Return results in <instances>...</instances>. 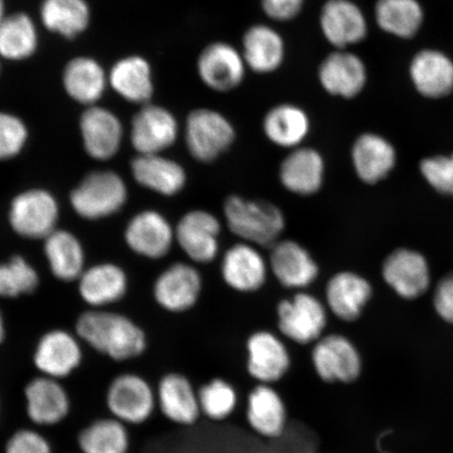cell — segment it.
Listing matches in <instances>:
<instances>
[{"instance_id": "1", "label": "cell", "mask_w": 453, "mask_h": 453, "mask_svg": "<svg viewBox=\"0 0 453 453\" xmlns=\"http://www.w3.org/2000/svg\"><path fill=\"white\" fill-rule=\"evenodd\" d=\"M76 332L89 348L116 362L138 358L147 348L144 331L127 316L111 311H87L79 317Z\"/></svg>"}, {"instance_id": "2", "label": "cell", "mask_w": 453, "mask_h": 453, "mask_svg": "<svg viewBox=\"0 0 453 453\" xmlns=\"http://www.w3.org/2000/svg\"><path fill=\"white\" fill-rule=\"evenodd\" d=\"M226 226L242 242L272 247L286 229V218L274 203L230 196L224 203Z\"/></svg>"}, {"instance_id": "3", "label": "cell", "mask_w": 453, "mask_h": 453, "mask_svg": "<svg viewBox=\"0 0 453 453\" xmlns=\"http://www.w3.org/2000/svg\"><path fill=\"white\" fill-rule=\"evenodd\" d=\"M236 130L224 113L201 107L187 117L185 142L192 157L202 163H211L234 145Z\"/></svg>"}, {"instance_id": "4", "label": "cell", "mask_w": 453, "mask_h": 453, "mask_svg": "<svg viewBox=\"0 0 453 453\" xmlns=\"http://www.w3.org/2000/svg\"><path fill=\"white\" fill-rule=\"evenodd\" d=\"M105 403L117 420L127 426L141 425L149 421L157 409L156 389L138 373L124 372L112 379Z\"/></svg>"}, {"instance_id": "5", "label": "cell", "mask_w": 453, "mask_h": 453, "mask_svg": "<svg viewBox=\"0 0 453 453\" xmlns=\"http://www.w3.org/2000/svg\"><path fill=\"white\" fill-rule=\"evenodd\" d=\"M277 319L283 336L298 344H310L319 342L326 330L327 308L313 294L298 291L277 305Z\"/></svg>"}, {"instance_id": "6", "label": "cell", "mask_w": 453, "mask_h": 453, "mask_svg": "<svg viewBox=\"0 0 453 453\" xmlns=\"http://www.w3.org/2000/svg\"><path fill=\"white\" fill-rule=\"evenodd\" d=\"M127 201V187L120 175L96 172L72 192L71 203L81 217L99 219L118 212Z\"/></svg>"}, {"instance_id": "7", "label": "cell", "mask_w": 453, "mask_h": 453, "mask_svg": "<svg viewBox=\"0 0 453 453\" xmlns=\"http://www.w3.org/2000/svg\"><path fill=\"white\" fill-rule=\"evenodd\" d=\"M248 71L241 50L226 42L208 43L196 60L198 78L215 93L226 94L239 88Z\"/></svg>"}, {"instance_id": "8", "label": "cell", "mask_w": 453, "mask_h": 453, "mask_svg": "<svg viewBox=\"0 0 453 453\" xmlns=\"http://www.w3.org/2000/svg\"><path fill=\"white\" fill-rule=\"evenodd\" d=\"M58 203L50 192L33 189L17 196L11 205L10 223L27 239H47L56 230Z\"/></svg>"}, {"instance_id": "9", "label": "cell", "mask_w": 453, "mask_h": 453, "mask_svg": "<svg viewBox=\"0 0 453 453\" xmlns=\"http://www.w3.org/2000/svg\"><path fill=\"white\" fill-rule=\"evenodd\" d=\"M317 78L332 97L350 100L364 92L367 71L364 60L349 50H334L319 65Z\"/></svg>"}, {"instance_id": "10", "label": "cell", "mask_w": 453, "mask_h": 453, "mask_svg": "<svg viewBox=\"0 0 453 453\" xmlns=\"http://www.w3.org/2000/svg\"><path fill=\"white\" fill-rule=\"evenodd\" d=\"M82 360L81 339L65 330L45 333L33 355V364L42 376L60 381L73 375Z\"/></svg>"}, {"instance_id": "11", "label": "cell", "mask_w": 453, "mask_h": 453, "mask_svg": "<svg viewBox=\"0 0 453 453\" xmlns=\"http://www.w3.org/2000/svg\"><path fill=\"white\" fill-rule=\"evenodd\" d=\"M222 224L211 212L191 211L187 212L175 228V241L192 262L211 264L219 252Z\"/></svg>"}, {"instance_id": "12", "label": "cell", "mask_w": 453, "mask_h": 453, "mask_svg": "<svg viewBox=\"0 0 453 453\" xmlns=\"http://www.w3.org/2000/svg\"><path fill=\"white\" fill-rule=\"evenodd\" d=\"M319 20L322 36L334 50H349L367 35L365 15L353 0H326Z\"/></svg>"}, {"instance_id": "13", "label": "cell", "mask_w": 453, "mask_h": 453, "mask_svg": "<svg viewBox=\"0 0 453 453\" xmlns=\"http://www.w3.org/2000/svg\"><path fill=\"white\" fill-rule=\"evenodd\" d=\"M311 360L317 375L327 383H352L360 376L358 350L347 337L338 334L321 337L315 344Z\"/></svg>"}, {"instance_id": "14", "label": "cell", "mask_w": 453, "mask_h": 453, "mask_svg": "<svg viewBox=\"0 0 453 453\" xmlns=\"http://www.w3.org/2000/svg\"><path fill=\"white\" fill-rule=\"evenodd\" d=\"M269 262L257 246L245 242L234 243L223 254L220 275L226 286L236 292H257L265 285Z\"/></svg>"}, {"instance_id": "15", "label": "cell", "mask_w": 453, "mask_h": 453, "mask_svg": "<svg viewBox=\"0 0 453 453\" xmlns=\"http://www.w3.org/2000/svg\"><path fill=\"white\" fill-rule=\"evenodd\" d=\"M179 135V123L165 107L147 104L135 113L130 140L140 155L161 154Z\"/></svg>"}, {"instance_id": "16", "label": "cell", "mask_w": 453, "mask_h": 453, "mask_svg": "<svg viewBox=\"0 0 453 453\" xmlns=\"http://www.w3.org/2000/svg\"><path fill=\"white\" fill-rule=\"evenodd\" d=\"M269 268L276 280L290 290L304 291L319 275L308 249L293 240L279 241L271 247Z\"/></svg>"}, {"instance_id": "17", "label": "cell", "mask_w": 453, "mask_h": 453, "mask_svg": "<svg viewBox=\"0 0 453 453\" xmlns=\"http://www.w3.org/2000/svg\"><path fill=\"white\" fill-rule=\"evenodd\" d=\"M27 418L39 427H50L69 417L72 401L60 380L45 376L32 379L25 388Z\"/></svg>"}, {"instance_id": "18", "label": "cell", "mask_w": 453, "mask_h": 453, "mask_svg": "<svg viewBox=\"0 0 453 453\" xmlns=\"http://www.w3.org/2000/svg\"><path fill=\"white\" fill-rule=\"evenodd\" d=\"M241 52L249 71L257 75H270L285 65L287 43L274 27L255 24L243 32Z\"/></svg>"}, {"instance_id": "19", "label": "cell", "mask_w": 453, "mask_h": 453, "mask_svg": "<svg viewBox=\"0 0 453 453\" xmlns=\"http://www.w3.org/2000/svg\"><path fill=\"white\" fill-rule=\"evenodd\" d=\"M325 177V157L313 147L300 146L290 150L280 165L283 188L299 196L316 195L324 186Z\"/></svg>"}, {"instance_id": "20", "label": "cell", "mask_w": 453, "mask_h": 453, "mask_svg": "<svg viewBox=\"0 0 453 453\" xmlns=\"http://www.w3.org/2000/svg\"><path fill=\"white\" fill-rule=\"evenodd\" d=\"M203 290V279L194 265L178 263L157 277L155 298L164 310L180 313L197 303Z\"/></svg>"}, {"instance_id": "21", "label": "cell", "mask_w": 453, "mask_h": 453, "mask_svg": "<svg viewBox=\"0 0 453 453\" xmlns=\"http://www.w3.org/2000/svg\"><path fill=\"white\" fill-rule=\"evenodd\" d=\"M248 372L260 382L280 381L291 365L290 355L281 340L269 331L252 334L247 342Z\"/></svg>"}, {"instance_id": "22", "label": "cell", "mask_w": 453, "mask_h": 453, "mask_svg": "<svg viewBox=\"0 0 453 453\" xmlns=\"http://www.w3.org/2000/svg\"><path fill=\"white\" fill-rule=\"evenodd\" d=\"M81 129L84 149L96 160H110L120 149L122 124L115 113L104 107L89 106L82 113Z\"/></svg>"}, {"instance_id": "23", "label": "cell", "mask_w": 453, "mask_h": 453, "mask_svg": "<svg viewBox=\"0 0 453 453\" xmlns=\"http://www.w3.org/2000/svg\"><path fill=\"white\" fill-rule=\"evenodd\" d=\"M326 305L340 320L352 322L359 319L372 297V288L364 276L352 271H340L326 286Z\"/></svg>"}, {"instance_id": "24", "label": "cell", "mask_w": 453, "mask_h": 453, "mask_svg": "<svg viewBox=\"0 0 453 453\" xmlns=\"http://www.w3.org/2000/svg\"><path fill=\"white\" fill-rule=\"evenodd\" d=\"M126 240L135 253L157 259L169 253L175 241V230L161 213L147 211L130 220Z\"/></svg>"}, {"instance_id": "25", "label": "cell", "mask_w": 453, "mask_h": 453, "mask_svg": "<svg viewBox=\"0 0 453 453\" xmlns=\"http://www.w3.org/2000/svg\"><path fill=\"white\" fill-rule=\"evenodd\" d=\"M262 128L272 144L283 150L303 146L311 133V122L307 111L290 102L271 107L264 116Z\"/></svg>"}, {"instance_id": "26", "label": "cell", "mask_w": 453, "mask_h": 453, "mask_svg": "<svg viewBox=\"0 0 453 453\" xmlns=\"http://www.w3.org/2000/svg\"><path fill=\"white\" fill-rule=\"evenodd\" d=\"M157 405L163 415L175 424H195L201 415L200 400L188 378L170 372L158 382Z\"/></svg>"}, {"instance_id": "27", "label": "cell", "mask_w": 453, "mask_h": 453, "mask_svg": "<svg viewBox=\"0 0 453 453\" xmlns=\"http://www.w3.org/2000/svg\"><path fill=\"white\" fill-rule=\"evenodd\" d=\"M383 279L396 294L404 298H416L429 286V269L426 260L415 251L396 250L385 259Z\"/></svg>"}, {"instance_id": "28", "label": "cell", "mask_w": 453, "mask_h": 453, "mask_svg": "<svg viewBox=\"0 0 453 453\" xmlns=\"http://www.w3.org/2000/svg\"><path fill=\"white\" fill-rule=\"evenodd\" d=\"M352 163L357 177L366 184H376L387 178L395 164L392 144L381 135L365 133L352 147Z\"/></svg>"}, {"instance_id": "29", "label": "cell", "mask_w": 453, "mask_h": 453, "mask_svg": "<svg viewBox=\"0 0 453 453\" xmlns=\"http://www.w3.org/2000/svg\"><path fill=\"white\" fill-rule=\"evenodd\" d=\"M132 170L140 185L166 196L178 195L187 182L184 167L161 154L140 155L134 158Z\"/></svg>"}, {"instance_id": "30", "label": "cell", "mask_w": 453, "mask_h": 453, "mask_svg": "<svg viewBox=\"0 0 453 453\" xmlns=\"http://www.w3.org/2000/svg\"><path fill=\"white\" fill-rule=\"evenodd\" d=\"M127 290V277L112 264L95 265L79 279V292L85 303L95 308L117 303Z\"/></svg>"}, {"instance_id": "31", "label": "cell", "mask_w": 453, "mask_h": 453, "mask_svg": "<svg viewBox=\"0 0 453 453\" xmlns=\"http://www.w3.org/2000/svg\"><path fill=\"white\" fill-rule=\"evenodd\" d=\"M113 89L133 104H147L154 96L151 67L146 59L129 56L119 60L110 73Z\"/></svg>"}, {"instance_id": "32", "label": "cell", "mask_w": 453, "mask_h": 453, "mask_svg": "<svg viewBox=\"0 0 453 453\" xmlns=\"http://www.w3.org/2000/svg\"><path fill=\"white\" fill-rule=\"evenodd\" d=\"M247 416L251 427L264 437H280L286 428L285 403L268 384L258 385L249 395Z\"/></svg>"}, {"instance_id": "33", "label": "cell", "mask_w": 453, "mask_h": 453, "mask_svg": "<svg viewBox=\"0 0 453 453\" xmlns=\"http://www.w3.org/2000/svg\"><path fill=\"white\" fill-rule=\"evenodd\" d=\"M411 73L417 89L426 97H444L453 88V64L435 50L418 53L412 61Z\"/></svg>"}, {"instance_id": "34", "label": "cell", "mask_w": 453, "mask_h": 453, "mask_svg": "<svg viewBox=\"0 0 453 453\" xmlns=\"http://www.w3.org/2000/svg\"><path fill=\"white\" fill-rule=\"evenodd\" d=\"M64 87L72 99L93 106L105 92L106 75L104 67L93 58L77 57L65 66Z\"/></svg>"}, {"instance_id": "35", "label": "cell", "mask_w": 453, "mask_h": 453, "mask_svg": "<svg viewBox=\"0 0 453 453\" xmlns=\"http://www.w3.org/2000/svg\"><path fill=\"white\" fill-rule=\"evenodd\" d=\"M41 17L50 32L73 39L88 27L90 10L85 0H42Z\"/></svg>"}, {"instance_id": "36", "label": "cell", "mask_w": 453, "mask_h": 453, "mask_svg": "<svg viewBox=\"0 0 453 453\" xmlns=\"http://www.w3.org/2000/svg\"><path fill=\"white\" fill-rule=\"evenodd\" d=\"M44 240L45 255L57 279L65 281L81 279L84 272V251L77 237L65 230H55Z\"/></svg>"}, {"instance_id": "37", "label": "cell", "mask_w": 453, "mask_h": 453, "mask_svg": "<svg viewBox=\"0 0 453 453\" xmlns=\"http://www.w3.org/2000/svg\"><path fill=\"white\" fill-rule=\"evenodd\" d=\"M77 443L81 453H128L127 425L113 417L97 418L79 433Z\"/></svg>"}, {"instance_id": "38", "label": "cell", "mask_w": 453, "mask_h": 453, "mask_svg": "<svg viewBox=\"0 0 453 453\" xmlns=\"http://www.w3.org/2000/svg\"><path fill=\"white\" fill-rule=\"evenodd\" d=\"M38 33L35 24L26 13L4 16L0 21V57L9 60H25L36 52Z\"/></svg>"}, {"instance_id": "39", "label": "cell", "mask_w": 453, "mask_h": 453, "mask_svg": "<svg viewBox=\"0 0 453 453\" xmlns=\"http://www.w3.org/2000/svg\"><path fill=\"white\" fill-rule=\"evenodd\" d=\"M375 19L384 32L411 38L420 28L423 13L416 0H377Z\"/></svg>"}, {"instance_id": "40", "label": "cell", "mask_w": 453, "mask_h": 453, "mask_svg": "<svg viewBox=\"0 0 453 453\" xmlns=\"http://www.w3.org/2000/svg\"><path fill=\"white\" fill-rule=\"evenodd\" d=\"M39 277L35 269L20 257L0 264V297L15 298L32 293L37 288Z\"/></svg>"}, {"instance_id": "41", "label": "cell", "mask_w": 453, "mask_h": 453, "mask_svg": "<svg viewBox=\"0 0 453 453\" xmlns=\"http://www.w3.org/2000/svg\"><path fill=\"white\" fill-rule=\"evenodd\" d=\"M202 412L215 421L225 420L235 410L237 395L232 385L215 379L200 389L197 393Z\"/></svg>"}, {"instance_id": "42", "label": "cell", "mask_w": 453, "mask_h": 453, "mask_svg": "<svg viewBox=\"0 0 453 453\" xmlns=\"http://www.w3.org/2000/svg\"><path fill=\"white\" fill-rule=\"evenodd\" d=\"M26 124L19 117L0 111V160L19 154L27 140Z\"/></svg>"}, {"instance_id": "43", "label": "cell", "mask_w": 453, "mask_h": 453, "mask_svg": "<svg viewBox=\"0 0 453 453\" xmlns=\"http://www.w3.org/2000/svg\"><path fill=\"white\" fill-rule=\"evenodd\" d=\"M421 172L435 190L453 196V155L426 158L421 163Z\"/></svg>"}, {"instance_id": "44", "label": "cell", "mask_w": 453, "mask_h": 453, "mask_svg": "<svg viewBox=\"0 0 453 453\" xmlns=\"http://www.w3.org/2000/svg\"><path fill=\"white\" fill-rule=\"evenodd\" d=\"M4 453H53L52 445L36 429L17 430L7 441Z\"/></svg>"}, {"instance_id": "45", "label": "cell", "mask_w": 453, "mask_h": 453, "mask_svg": "<svg viewBox=\"0 0 453 453\" xmlns=\"http://www.w3.org/2000/svg\"><path fill=\"white\" fill-rule=\"evenodd\" d=\"M307 0H260V7L275 22H290L302 14Z\"/></svg>"}, {"instance_id": "46", "label": "cell", "mask_w": 453, "mask_h": 453, "mask_svg": "<svg viewBox=\"0 0 453 453\" xmlns=\"http://www.w3.org/2000/svg\"><path fill=\"white\" fill-rule=\"evenodd\" d=\"M434 307L441 319L453 324V274L439 283L434 294Z\"/></svg>"}, {"instance_id": "47", "label": "cell", "mask_w": 453, "mask_h": 453, "mask_svg": "<svg viewBox=\"0 0 453 453\" xmlns=\"http://www.w3.org/2000/svg\"><path fill=\"white\" fill-rule=\"evenodd\" d=\"M5 337V326L2 311H0V344L4 342Z\"/></svg>"}, {"instance_id": "48", "label": "cell", "mask_w": 453, "mask_h": 453, "mask_svg": "<svg viewBox=\"0 0 453 453\" xmlns=\"http://www.w3.org/2000/svg\"><path fill=\"white\" fill-rule=\"evenodd\" d=\"M4 0H0V21L4 19Z\"/></svg>"}, {"instance_id": "49", "label": "cell", "mask_w": 453, "mask_h": 453, "mask_svg": "<svg viewBox=\"0 0 453 453\" xmlns=\"http://www.w3.org/2000/svg\"><path fill=\"white\" fill-rule=\"evenodd\" d=\"M0 409H2V404H0Z\"/></svg>"}]
</instances>
